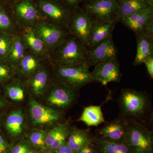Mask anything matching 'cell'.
<instances>
[{
    "label": "cell",
    "mask_w": 153,
    "mask_h": 153,
    "mask_svg": "<svg viewBox=\"0 0 153 153\" xmlns=\"http://www.w3.org/2000/svg\"><path fill=\"white\" fill-rule=\"evenodd\" d=\"M14 36L0 32V61L7 62Z\"/></svg>",
    "instance_id": "f546056e"
},
{
    "label": "cell",
    "mask_w": 153,
    "mask_h": 153,
    "mask_svg": "<svg viewBox=\"0 0 153 153\" xmlns=\"http://www.w3.org/2000/svg\"><path fill=\"white\" fill-rule=\"evenodd\" d=\"M143 63L146 65L148 74L151 78H153V57L147 59Z\"/></svg>",
    "instance_id": "8d00e7d4"
},
{
    "label": "cell",
    "mask_w": 153,
    "mask_h": 153,
    "mask_svg": "<svg viewBox=\"0 0 153 153\" xmlns=\"http://www.w3.org/2000/svg\"><path fill=\"white\" fill-rule=\"evenodd\" d=\"M88 48L71 34L51 53L52 66H66L86 63Z\"/></svg>",
    "instance_id": "7a4b0ae2"
},
{
    "label": "cell",
    "mask_w": 153,
    "mask_h": 153,
    "mask_svg": "<svg viewBox=\"0 0 153 153\" xmlns=\"http://www.w3.org/2000/svg\"><path fill=\"white\" fill-rule=\"evenodd\" d=\"M16 75V69L7 62L0 61V85L10 81Z\"/></svg>",
    "instance_id": "4dcf8cb0"
},
{
    "label": "cell",
    "mask_w": 153,
    "mask_h": 153,
    "mask_svg": "<svg viewBox=\"0 0 153 153\" xmlns=\"http://www.w3.org/2000/svg\"><path fill=\"white\" fill-rule=\"evenodd\" d=\"M17 1V0H4V2L5 1H9L11 2V3H13Z\"/></svg>",
    "instance_id": "60d3db41"
},
{
    "label": "cell",
    "mask_w": 153,
    "mask_h": 153,
    "mask_svg": "<svg viewBox=\"0 0 153 153\" xmlns=\"http://www.w3.org/2000/svg\"><path fill=\"white\" fill-rule=\"evenodd\" d=\"M93 135L89 129H80L72 126L70 134L66 140L68 146L74 153H76L80 148L88 144L92 143Z\"/></svg>",
    "instance_id": "7402d4cb"
},
{
    "label": "cell",
    "mask_w": 153,
    "mask_h": 153,
    "mask_svg": "<svg viewBox=\"0 0 153 153\" xmlns=\"http://www.w3.org/2000/svg\"><path fill=\"white\" fill-rule=\"evenodd\" d=\"M36 4L44 21L68 29L73 11L63 0H37Z\"/></svg>",
    "instance_id": "8992f818"
},
{
    "label": "cell",
    "mask_w": 153,
    "mask_h": 153,
    "mask_svg": "<svg viewBox=\"0 0 153 153\" xmlns=\"http://www.w3.org/2000/svg\"><path fill=\"white\" fill-rule=\"evenodd\" d=\"M78 121L84 123L89 126H97L105 122L101 109V105H90L83 110Z\"/></svg>",
    "instance_id": "4316f807"
},
{
    "label": "cell",
    "mask_w": 153,
    "mask_h": 153,
    "mask_svg": "<svg viewBox=\"0 0 153 153\" xmlns=\"http://www.w3.org/2000/svg\"><path fill=\"white\" fill-rule=\"evenodd\" d=\"M27 91L35 97L44 95L51 81L50 71L45 66L28 79L23 80Z\"/></svg>",
    "instance_id": "ac0fdd59"
},
{
    "label": "cell",
    "mask_w": 153,
    "mask_h": 153,
    "mask_svg": "<svg viewBox=\"0 0 153 153\" xmlns=\"http://www.w3.org/2000/svg\"><path fill=\"white\" fill-rule=\"evenodd\" d=\"M44 62L43 59L28 50L16 67V75L23 80L28 79L44 66Z\"/></svg>",
    "instance_id": "d6986e66"
},
{
    "label": "cell",
    "mask_w": 153,
    "mask_h": 153,
    "mask_svg": "<svg viewBox=\"0 0 153 153\" xmlns=\"http://www.w3.org/2000/svg\"><path fill=\"white\" fill-rule=\"evenodd\" d=\"M47 131L40 129L34 128L30 130L25 137L26 139L41 153L48 152L46 145Z\"/></svg>",
    "instance_id": "83f0119b"
},
{
    "label": "cell",
    "mask_w": 153,
    "mask_h": 153,
    "mask_svg": "<svg viewBox=\"0 0 153 153\" xmlns=\"http://www.w3.org/2000/svg\"><path fill=\"white\" fill-rule=\"evenodd\" d=\"M10 146L7 137L0 130V153H8Z\"/></svg>",
    "instance_id": "836d02e7"
},
{
    "label": "cell",
    "mask_w": 153,
    "mask_h": 153,
    "mask_svg": "<svg viewBox=\"0 0 153 153\" xmlns=\"http://www.w3.org/2000/svg\"><path fill=\"white\" fill-rule=\"evenodd\" d=\"M87 0H63L65 4L72 11L79 7V4Z\"/></svg>",
    "instance_id": "d590c367"
},
{
    "label": "cell",
    "mask_w": 153,
    "mask_h": 153,
    "mask_svg": "<svg viewBox=\"0 0 153 153\" xmlns=\"http://www.w3.org/2000/svg\"><path fill=\"white\" fill-rule=\"evenodd\" d=\"M120 22L135 35L153 33V7L132 14Z\"/></svg>",
    "instance_id": "8fae6325"
},
{
    "label": "cell",
    "mask_w": 153,
    "mask_h": 153,
    "mask_svg": "<svg viewBox=\"0 0 153 153\" xmlns=\"http://www.w3.org/2000/svg\"><path fill=\"white\" fill-rule=\"evenodd\" d=\"M91 72L94 81L101 82L103 85H106L109 82H119L121 79L122 74L117 58L108 60L100 63L95 66Z\"/></svg>",
    "instance_id": "2e32d148"
},
{
    "label": "cell",
    "mask_w": 153,
    "mask_h": 153,
    "mask_svg": "<svg viewBox=\"0 0 153 153\" xmlns=\"http://www.w3.org/2000/svg\"><path fill=\"white\" fill-rule=\"evenodd\" d=\"M44 95L47 104L53 109L63 112L76 102L78 91L58 82L52 80Z\"/></svg>",
    "instance_id": "5b68a950"
},
{
    "label": "cell",
    "mask_w": 153,
    "mask_h": 153,
    "mask_svg": "<svg viewBox=\"0 0 153 153\" xmlns=\"http://www.w3.org/2000/svg\"><path fill=\"white\" fill-rule=\"evenodd\" d=\"M3 3L0 1V32L14 36L18 33L16 31V24L6 10Z\"/></svg>",
    "instance_id": "f1b7e54d"
},
{
    "label": "cell",
    "mask_w": 153,
    "mask_h": 153,
    "mask_svg": "<svg viewBox=\"0 0 153 153\" xmlns=\"http://www.w3.org/2000/svg\"><path fill=\"white\" fill-rule=\"evenodd\" d=\"M53 67L54 79L77 91L85 85L94 82L86 63L75 66Z\"/></svg>",
    "instance_id": "277c9868"
},
{
    "label": "cell",
    "mask_w": 153,
    "mask_h": 153,
    "mask_svg": "<svg viewBox=\"0 0 153 153\" xmlns=\"http://www.w3.org/2000/svg\"><path fill=\"white\" fill-rule=\"evenodd\" d=\"M12 16L20 29L34 27L38 22L44 20L34 0H17L13 3Z\"/></svg>",
    "instance_id": "52a82bcc"
},
{
    "label": "cell",
    "mask_w": 153,
    "mask_h": 153,
    "mask_svg": "<svg viewBox=\"0 0 153 153\" xmlns=\"http://www.w3.org/2000/svg\"><path fill=\"white\" fill-rule=\"evenodd\" d=\"M29 109L31 122L35 126L55 125L63 117V112L41 104L33 97L29 100Z\"/></svg>",
    "instance_id": "30bf717a"
},
{
    "label": "cell",
    "mask_w": 153,
    "mask_h": 153,
    "mask_svg": "<svg viewBox=\"0 0 153 153\" xmlns=\"http://www.w3.org/2000/svg\"><path fill=\"white\" fill-rule=\"evenodd\" d=\"M92 143L98 153H133L124 143L114 142L93 136Z\"/></svg>",
    "instance_id": "cb8c5ba5"
},
{
    "label": "cell",
    "mask_w": 153,
    "mask_h": 153,
    "mask_svg": "<svg viewBox=\"0 0 153 153\" xmlns=\"http://www.w3.org/2000/svg\"><path fill=\"white\" fill-rule=\"evenodd\" d=\"M146 1L149 4V5L153 7V0H146Z\"/></svg>",
    "instance_id": "f35d334b"
},
{
    "label": "cell",
    "mask_w": 153,
    "mask_h": 153,
    "mask_svg": "<svg viewBox=\"0 0 153 153\" xmlns=\"http://www.w3.org/2000/svg\"><path fill=\"white\" fill-rule=\"evenodd\" d=\"M137 52L134 66L143 63L147 59L153 57V33L135 35Z\"/></svg>",
    "instance_id": "ffe728a7"
},
{
    "label": "cell",
    "mask_w": 153,
    "mask_h": 153,
    "mask_svg": "<svg viewBox=\"0 0 153 153\" xmlns=\"http://www.w3.org/2000/svg\"><path fill=\"white\" fill-rule=\"evenodd\" d=\"M27 153H41L40 152H39V151L37 150V149H34L33 150H31L30 151V152H28Z\"/></svg>",
    "instance_id": "ab89813d"
},
{
    "label": "cell",
    "mask_w": 153,
    "mask_h": 153,
    "mask_svg": "<svg viewBox=\"0 0 153 153\" xmlns=\"http://www.w3.org/2000/svg\"><path fill=\"white\" fill-rule=\"evenodd\" d=\"M149 126L129 120L124 143L133 153H153V133Z\"/></svg>",
    "instance_id": "3957f363"
},
{
    "label": "cell",
    "mask_w": 153,
    "mask_h": 153,
    "mask_svg": "<svg viewBox=\"0 0 153 153\" xmlns=\"http://www.w3.org/2000/svg\"><path fill=\"white\" fill-rule=\"evenodd\" d=\"M93 23L118 22L119 7L117 0H98L85 4L82 8Z\"/></svg>",
    "instance_id": "ba28073f"
},
{
    "label": "cell",
    "mask_w": 153,
    "mask_h": 153,
    "mask_svg": "<svg viewBox=\"0 0 153 153\" xmlns=\"http://www.w3.org/2000/svg\"><path fill=\"white\" fill-rule=\"evenodd\" d=\"M27 51L24 41L18 33L14 36L10 50L7 57V62L16 69V67Z\"/></svg>",
    "instance_id": "484cf974"
},
{
    "label": "cell",
    "mask_w": 153,
    "mask_h": 153,
    "mask_svg": "<svg viewBox=\"0 0 153 153\" xmlns=\"http://www.w3.org/2000/svg\"><path fill=\"white\" fill-rule=\"evenodd\" d=\"M93 25V21L89 15L79 7L73 10L67 30L69 34L79 39L87 47Z\"/></svg>",
    "instance_id": "4fadbf2b"
},
{
    "label": "cell",
    "mask_w": 153,
    "mask_h": 153,
    "mask_svg": "<svg viewBox=\"0 0 153 153\" xmlns=\"http://www.w3.org/2000/svg\"><path fill=\"white\" fill-rule=\"evenodd\" d=\"M0 1L4 2V0H0Z\"/></svg>",
    "instance_id": "ee69618b"
},
{
    "label": "cell",
    "mask_w": 153,
    "mask_h": 153,
    "mask_svg": "<svg viewBox=\"0 0 153 153\" xmlns=\"http://www.w3.org/2000/svg\"><path fill=\"white\" fill-rule=\"evenodd\" d=\"M19 33L28 51L52 66L51 54L36 33L34 27L28 26L21 28Z\"/></svg>",
    "instance_id": "5bb4252c"
},
{
    "label": "cell",
    "mask_w": 153,
    "mask_h": 153,
    "mask_svg": "<svg viewBox=\"0 0 153 153\" xmlns=\"http://www.w3.org/2000/svg\"><path fill=\"white\" fill-rule=\"evenodd\" d=\"M76 153H98L93 143L88 144L82 146Z\"/></svg>",
    "instance_id": "e575fe53"
},
{
    "label": "cell",
    "mask_w": 153,
    "mask_h": 153,
    "mask_svg": "<svg viewBox=\"0 0 153 153\" xmlns=\"http://www.w3.org/2000/svg\"><path fill=\"white\" fill-rule=\"evenodd\" d=\"M117 23L116 22H111L93 23L87 44L88 48L93 49L112 36L113 31Z\"/></svg>",
    "instance_id": "44dd1931"
},
{
    "label": "cell",
    "mask_w": 153,
    "mask_h": 153,
    "mask_svg": "<svg viewBox=\"0 0 153 153\" xmlns=\"http://www.w3.org/2000/svg\"><path fill=\"white\" fill-rule=\"evenodd\" d=\"M36 33L50 52V54L69 35L66 28L47 21H40L34 26Z\"/></svg>",
    "instance_id": "9c48e42d"
},
{
    "label": "cell",
    "mask_w": 153,
    "mask_h": 153,
    "mask_svg": "<svg viewBox=\"0 0 153 153\" xmlns=\"http://www.w3.org/2000/svg\"><path fill=\"white\" fill-rule=\"evenodd\" d=\"M119 7L118 22L129 15L150 6L146 0H117Z\"/></svg>",
    "instance_id": "d4e9b609"
},
{
    "label": "cell",
    "mask_w": 153,
    "mask_h": 153,
    "mask_svg": "<svg viewBox=\"0 0 153 153\" xmlns=\"http://www.w3.org/2000/svg\"><path fill=\"white\" fill-rule=\"evenodd\" d=\"M11 105L7 99L0 95V120L7 114Z\"/></svg>",
    "instance_id": "d6a6232c"
},
{
    "label": "cell",
    "mask_w": 153,
    "mask_h": 153,
    "mask_svg": "<svg viewBox=\"0 0 153 153\" xmlns=\"http://www.w3.org/2000/svg\"><path fill=\"white\" fill-rule=\"evenodd\" d=\"M54 153H74L66 142L57 148Z\"/></svg>",
    "instance_id": "74e56055"
},
{
    "label": "cell",
    "mask_w": 153,
    "mask_h": 153,
    "mask_svg": "<svg viewBox=\"0 0 153 153\" xmlns=\"http://www.w3.org/2000/svg\"><path fill=\"white\" fill-rule=\"evenodd\" d=\"M98 1V0H87V2H91L95 1Z\"/></svg>",
    "instance_id": "b9f144b4"
},
{
    "label": "cell",
    "mask_w": 153,
    "mask_h": 153,
    "mask_svg": "<svg viewBox=\"0 0 153 153\" xmlns=\"http://www.w3.org/2000/svg\"><path fill=\"white\" fill-rule=\"evenodd\" d=\"M44 153H54L52 152H45Z\"/></svg>",
    "instance_id": "7bdbcfd3"
},
{
    "label": "cell",
    "mask_w": 153,
    "mask_h": 153,
    "mask_svg": "<svg viewBox=\"0 0 153 153\" xmlns=\"http://www.w3.org/2000/svg\"><path fill=\"white\" fill-rule=\"evenodd\" d=\"M0 85L7 97L12 101L18 102L25 100L27 89L22 79L14 77L9 82Z\"/></svg>",
    "instance_id": "603a6c76"
},
{
    "label": "cell",
    "mask_w": 153,
    "mask_h": 153,
    "mask_svg": "<svg viewBox=\"0 0 153 153\" xmlns=\"http://www.w3.org/2000/svg\"><path fill=\"white\" fill-rule=\"evenodd\" d=\"M34 149H36L24 137L11 144L8 153H27Z\"/></svg>",
    "instance_id": "1f68e13d"
},
{
    "label": "cell",
    "mask_w": 153,
    "mask_h": 153,
    "mask_svg": "<svg viewBox=\"0 0 153 153\" xmlns=\"http://www.w3.org/2000/svg\"><path fill=\"white\" fill-rule=\"evenodd\" d=\"M118 102L120 116L148 125L152 124V102L148 94L133 88H123Z\"/></svg>",
    "instance_id": "6da1fadb"
},
{
    "label": "cell",
    "mask_w": 153,
    "mask_h": 153,
    "mask_svg": "<svg viewBox=\"0 0 153 153\" xmlns=\"http://www.w3.org/2000/svg\"><path fill=\"white\" fill-rule=\"evenodd\" d=\"M118 50L115 45L112 36L88 51L87 63L89 67L108 60L116 59Z\"/></svg>",
    "instance_id": "e0dca14e"
},
{
    "label": "cell",
    "mask_w": 153,
    "mask_h": 153,
    "mask_svg": "<svg viewBox=\"0 0 153 153\" xmlns=\"http://www.w3.org/2000/svg\"><path fill=\"white\" fill-rule=\"evenodd\" d=\"M129 123V120L120 115L97 130L95 136L108 141L124 143Z\"/></svg>",
    "instance_id": "7c38bea8"
},
{
    "label": "cell",
    "mask_w": 153,
    "mask_h": 153,
    "mask_svg": "<svg viewBox=\"0 0 153 153\" xmlns=\"http://www.w3.org/2000/svg\"><path fill=\"white\" fill-rule=\"evenodd\" d=\"M2 119H3V127L7 134V138L10 141V144L24 137L26 119L22 110L15 109L11 111Z\"/></svg>",
    "instance_id": "9a60e30c"
}]
</instances>
